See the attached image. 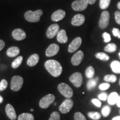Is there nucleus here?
Masks as SVG:
<instances>
[{"label":"nucleus","instance_id":"obj_1","mask_svg":"<svg viewBox=\"0 0 120 120\" xmlns=\"http://www.w3.org/2000/svg\"><path fill=\"white\" fill-rule=\"evenodd\" d=\"M45 67L46 70L55 77H58L62 72L61 64L57 61L54 60H47L45 64Z\"/></svg>","mask_w":120,"mask_h":120},{"label":"nucleus","instance_id":"obj_2","mask_svg":"<svg viewBox=\"0 0 120 120\" xmlns=\"http://www.w3.org/2000/svg\"><path fill=\"white\" fill-rule=\"evenodd\" d=\"M42 15L43 11L41 10L35 11H28L25 13V18L28 22H37L40 20V17Z\"/></svg>","mask_w":120,"mask_h":120},{"label":"nucleus","instance_id":"obj_3","mask_svg":"<svg viewBox=\"0 0 120 120\" xmlns=\"http://www.w3.org/2000/svg\"><path fill=\"white\" fill-rule=\"evenodd\" d=\"M57 89L58 91L66 98H70L73 96V92L72 89L66 83H60L58 85Z\"/></svg>","mask_w":120,"mask_h":120},{"label":"nucleus","instance_id":"obj_4","mask_svg":"<svg viewBox=\"0 0 120 120\" xmlns=\"http://www.w3.org/2000/svg\"><path fill=\"white\" fill-rule=\"evenodd\" d=\"M23 83V79L21 76H14L12 78L11 81V90L17 92L21 90Z\"/></svg>","mask_w":120,"mask_h":120},{"label":"nucleus","instance_id":"obj_5","mask_svg":"<svg viewBox=\"0 0 120 120\" xmlns=\"http://www.w3.org/2000/svg\"><path fill=\"white\" fill-rule=\"evenodd\" d=\"M55 100V96L53 94H47L40 100L39 106L42 109H47L53 102Z\"/></svg>","mask_w":120,"mask_h":120},{"label":"nucleus","instance_id":"obj_6","mask_svg":"<svg viewBox=\"0 0 120 120\" xmlns=\"http://www.w3.org/2000/svg\"><path fill=\"white\" fill-rule=\"evenodd\" d=\"M88 4L86 0H76L72 4V8L76 11H82L86 10Z\"/></svg>","mask_w":120,"mask_h":120},{"label":"nucleus","instance_id":"obj_7","mask_svg":"<svg viewBox=\"0 0 120 120\" xmlns=\"http://www.w3.org/2000/svg\"><path fill=\"white\" fill-rule=\"evenodd\" d=\"M109 21V13L107 11H103L99 20L98 25L100 28L105 29L108 26Z\"/></svg>","mask_w":120,"mask_h":120},{"label":"nucleus","instance_id":"obj_8","mask_svg":"<svg viewBox=\"0 0 120 120\" xmlns=\"http://www.w3.org/2000/svg\"><path fill=\"white\" fill-rule=\"evenodd\" d=\"M73 106V102L72 100L70 98H67L60 105L59 110L62 113H67L70 111Z\"/></svg>","mask_w":120,"mask_h":120},{"label":"nucleus","instance_id":"obj_9","mask_svg":"<svg viewBox=\"0 0 120 120\" xmlns=\"http://www.w3.org/2000/svg\"><path fill=\"white\" fill-rule=\"evenodd\" d=\"M70 81L76 87H79L81 86L83 77L82 75L79 72H75L73 73L70 77Z\"/></svg>","mask_w":120,"mask_h":120},{"label":"nucleus","instance_id":"obj_10","mask_svg":"<svg viewBox=\"0 0 120 120\" xmlns=\"http://www.w3.org/2000/svg\"><path fill=\"white\" fill-rule=\"evenodd\" d=\"M59 31V25L57 23L53 24L48 28L47 31H46V36L49 38H52L57 34Z\"/></svg>","mask_w":120,"mask_h":120},{"label":"nucleus","instance_id":"obj_11","mask_svg":"<svg viewBox=\"0 0 120 120\" xmlns=\"http://www.w3.org/2000/svg\"><path fill=\"white\" fill-rule=\"evenodd\" d=\"M82 43V38L81 37H78L75 38L68 46V51L70 53H73L76 51L80 47Z\"/></svg>","mask_w":120,"mask_h":120},{"label":"nucleus","instance_id":"obj_12","mask_svg":"<svg viewBox=\"0 0 120 120\" xmlns=\"http://www.w3.org/2000/svg\"><path fill=\"white\" fill-rule=\"evenodd\" d=\"M84 57V53L82 51L75 53L71 58V63L73 66H78L81 63Z\"/></svg>","mask_w":120,"mask_h":120},{"label":"nucleus","instance_id":"obj_13","mask_svg":"<svg viewBox=\"0 0 120 120\" xmlns=\"http://www.w3.org/2000/svg\"><path fill=\"white\" fill-rule=\"evenodd\" d=\"M60 50V47L58 45L52 43L46 49V55L47 57L54 56L58 53Z\"/></svg>","mask_w":120,"mask_h":120},{"label":"nucleus","instance_id":"obj_14","mask_svg":"<svg viewBox=\"0 0 120 120\" xmlns=\"http://www.w3.org/2000/svg\"><path fill=\"white\" fill-rule=\"evenodd\" d=\"M12 35L13 38L17 41H22L26 37V33L21 28H17L13 30Z\"/></svg>","mask_w":120,"mask_h":120},{"label":"nucleus","instance_id":"obj_15","mask_svg":"<svg viewBox=\"0 0 120 120\" xmlns=\"http://www.w3.org/2000/svg\"><path fill=\"white\" fill-rule=\"evenodd\" d=\"M85 21V17L83 15L77 14L76 15L72 18L71 23L73 26H79L83 25Z\"/></svg>","mask_w":120,"mask_h":120},{"label":"nucleus","instance_id":"obj_16","mask_svg":"<svg viewBox=\"0 0 120 120\" xmlns=\"http://www.w3.org/2000/svg\"><path fill=\"white\" fill-rule=\"evenodd\" d=\"M6 113L8 117L11 120H15L17 117L16 112L15 111L14 107L11 104H7L6 106Z\"/></svg>","mask_w":120,"mask_h":120},{"label":"nucleus","instance_id":"obj_17","mask_svg":"<svg viewBox=\"0 0 120 120\" xmlns=\"http://www.w3.org/2000/svg\"><path fill=\"white\" fill-rule=\"evenodd\" d=\"M66 16V12L62 10H58L54 12L51 16V19L53 21L57 22L61 21Z\"/></svg>","mask_w":120,"mask_h":120},{"label":"nucleus","instance_id":"obj_18","mask_svg":"<svg viewBox=\"0 0 120 120\" xmlns=\"http://www.w3.org/2000/svg\"><path fill=\"white\" fill-rule=\"evenodd\" d=\"M57 40L61 43H65L68 41V37L65 30H61L58 31L57 34Z\"/></svg>","mask_w":120,"mask_h":120},{"label":"nucleus","instance_id":"obj_19","mask_svg":"<svg viewBox=\"0 0 120 120\" xmlns=\"http://www.w3.org/2000/svg\"><path fill=\"white\" fill-rule=\"evenodd\" d=\"M39 61V56L37 54L34 53L31 55L28 58L27 61V64L30 67H33L36 66Z\"/></svg>","mask_w":120,"mask_h":120},{"label":"nucleus","instance_id":"obj_20","mask_svg":"<svg viewBox=\"0 0 120 120\" xmlns=\"http://www.w3.org/2000/svg\"><path fill=\"white\" fill-rule=\"evenodd\" d=\"M20 50L18 47L13 46V47H10L7 51V55L10 57H13L17 56L19 53Z\"/></svg>","mask_w":120,"mask_h":120},{"label":"nucleus","instance_id":"obj_21","mask_svg":"<svg viewBox=\"0 0 120 120\" xmlns=\"http://www.w3.org/2000/svg\"><path fill=\"white\" fill-rule=\"evenodd\" d=\"M118 97H119V96H118V94L117 92H114L111 93L107 98L108 103L111 105L116 104Z\"/></svg>","mask_w":120,"mask_h":120},{"label":"nucleus","instance_id":"obj_22","mask_svg":"<svg viewBox=\"0 0 120 120\" xmlns=\"http://www.w3.org/2000/svg\"><path fill=\"white\" fill-rule=\"evenodd\" d=\"M112 71L116 73H120V62L118 61H113L110 64Z\"/></svg>","mask_w":120,"mask_h":120},{"label":"nucleus","instance_id":"obj_23","mask_svg":"<svg viewBox=\"0 0 120 120\" xmlns=\"http://www.w3.org/2000/svg\"><path fill=\"white\" fill-rule=\"evenodd\" d=\"M98 77L91 79L87 83V87L88 90H91L95 87L98 81Z\"/></svg>","mask_w":120,"mask_h":120},{"label":"nucleus","instance_id":"obj_24","mask_svg":"<svg viewBox=\"0 0 120 120\" xmlns=\"http://www.w3.org/2000/svg\"><path fill=\"white\" fill-rule=\"evenodd\" d=\"M18 120H34V116L31 113H23L18 117Z\"/></svg>","mask_w":120,"mask_h":120},{"label":"nucleus","instance_id":"obj_25","mask_svg":"<svg viewBox=\"0 0 120 120\" xmlns=\"http://www.w3.org/2000/svg\"><path fill=\"white\" fill-rule=\"evenodd\" d=\"M117 49V46L115 43H109L104 48V51L107 52L112 53L115 52Z\"/></svg>","mask_w":120,"mask_h":120},{"label":"nucleus","instance_id":"obj_26","mask_svg":"<svg viewBox=\"0 0 120 120\" xmlns=\"http://www.w3.org/2000/svg\"><path fill=\"white\" fill-rule=\"evenodd\" d=\"M22 61H23V57L22 56H19L15 59L12 64V67L13 68H17L22 64Z\"/></svg>","mask_w":120,"mask_h":120},{"label":"nucleus","instance_id":"obj_27","mask_svg":"<svg viewBox=\"0 0 120 120\" xmlns=\"http://www.w3.org/2000/svg\"><path fill=\"white\" fill-rule=\"evenodd\" d=\"M96 57L103 61H107L109 60V57L107 54L103 52H99L96 54Z\"/></svg>","mask_w":120,"mask_h":120},{"label":"nucleus","instance_id":"obj_28","mask_svg":"<svg viewBox=\"0 0 120 120\" xmlns=\"http://www.w3.org/2000/svg\"><path fill=\"white\" fill-rule=\"evenodd\" d=\"M103 79L106 82H111V83H114L116 82L117 77L114 75H107L103 78Z\"/></svg>","mask_w":120,"mask_h":120},{"label":"nucleus","instance_id":"obj_29","mask_svg":"<svg viewBox=\"0 0 120 120\" xmlns=\"http://www.w3.org/2000/svg\"><path fill=\"white\" fill-rule=\"evenodd\" d=\"M86 76L88 79H92L94 75V67L92 66H89L87 67L86 70Z\"/></svg>","mask_w":120,"mask_h":120},{"label":"nucleus","instance_id":"obj_30","mask_svg":"<svg viewBox=\"0 0 120 120\" xmlns=\"http://www.w3.org/2000/svg\"><path fill=\"white\" fill-rule=\"evenodd\" d=\"M88 116L91 119L94 120H100L101 117V115L98 112H89L88 113Z\"/></svg>","mask_w":120,"mask_h":120},{"label":"nucleus","instance_id":"obj_31","mask_svg":"<svg viewBox=\"0 0 120 120\" xmlns=\"http://www.w3.org/2000/svg\"><path fill=\"white\" fill-rule=\"evenodd\" d=\"M111 0H100V7L102 10L107 8L110 4Z\"/></svg>","mask_w":120,"mask_h":120},{"label":"nucleus","instance_id":"obj_32","mask_svg":"<svg viewBox=\"0 0 120 120\" xmlns=\"http://www.w3.org/2000/svg\"><path fill=\"white\" fill-rule=\"evenodd\" d=\"M111 111V108L109 106H105L102 108V109L101 110L102 115L105 117H108L109 116V113H110Z\"/></svg>","mask_w":120,"mask_h":120},{"label":"nucleus","instance_id":"obj_33","mask_svg":"<svg viewBox=\"0 0 120 120\" xmlns=\"http://www.w3.org/2000/svg\"><path fill=\"white\" fill-rule=\"evenodd\" d=\"M74 120H86V119L83 114L79 112H77L75 113Z\"/></svg>","mask_w":120,"mask_h":120},{"label":"nucleus","instance_id":"obj_34","mask_svg":"<svg viewBox=\"0 0 120 120\" xmlns=\"http://www.w3.org/2000/svg\"><path fill=\"white\" fill-rule=\"evenodd\" d=\"M49 120H60V113L56 111L52 112Z\"/></svg>","mask_w":120,"mask_h":120},{"label":"nucleus","instance_id":"obj_35","mask_svg":"<svg viewBox=\"0 0 120 120\" xmlns=\"http://www.w3.org/2000/svg\"><path fill=\"white\" fill-rule=\"evenodd\" d=\"M7 86H8V82L6 79H4L1 80V82H0V89H1V91L5 90L7 87Z\"/></svg>","mask_w":120,"mask_h":120},{"label":"nucleus","instance_id":"obj_36","mask_svg":"<svg viewBox=\"0 0 120 120\" xmlns=\"http://www.w3.org/2000/svg\"><path fill=\"white\" fill-rule=\"evenodd\" d=\"M102 37L103 38V40H104V42L106 43L109 42L111 40V37L110 34L106 32L103 33Z\"/></svg>","mask_w":120,"mask_h":120},{"label":"nucleus","instance_id":"obj_37","mask_svg":"<svg viewBox=\"0 0 120 120\" xmlns=\"http://www.w3.org/2000/svg\"><path fill=\"white\" fill-rule=\"evenodd\" d=\"M109 87H110V85L109 83H103L99 86V89L102 91L108 90Z\"/></svg>","mask_w":120,"mask_h":120},{"label":"nucleus","instance_id":"obj_38","mask_svg":"<svg viewBox=\"0 0 120 120\" xmlns=\"http://www.w3.org/2000/svg\"><path fill=\"white\" fill-rule=\"evenodd\" d=\"M112 34L115 37H117L118 38L120 39V30L118 28H113L112 29Z\"/></svg>","mask_w":120,"mask_h":120},{"label":"nucleus","instance_id":"obj_39","mask_svg":"<svg viewBox=\"0 0 120 120\" xmlns=\"http://www.w3.org/2000/svg\"><path fill=\"white\" fill-rule=\"evenodd\" d=\"M98 98L100 100H102V101H106V100H107L108 96L107 93H102V94H100L98 95Z\"/></svg>","mask_w":120,"mask_h":120},{"label":"nucleus","instance_id":"obj_40","mask_svg":"<svg viewBox=\"0 0 120 120\" xmlns=\"http://www.w3.org/2000/svg\"><path fill=\"white\" fill-rule=\"evenodd\" d=\"M115 20L117 23H118V25H120V12L117 11L115 12Z\"/></svg>","mask_w":120,"mask_h":120},{"label":"nucleus","instance_id":"obj_41","mask_svg":"<svg viewBox=\"0 0 120 120\" xmlns=\"http://www.w3.org/2000/svg\"><path fill=\"white\" fill-rule=\"evenodd\" d=\"M92 102L96 106L98 107H100L101 106V102L100 101V100H98V99H92Z\"/></svg>","mask_w":120,"mask_h":120},{"label":"nucleus","instance_id":"obj_42","mask_svg":"<svg viewBox=\"0 0 120 120\" xmlns=\"http://www.w3.org/2000/svg\"><path fill=\"white\" fill-rule=\"evenodd\" d=\"M4 46H5L4 42L2 40H0V51H1L3 49H4Z\"/></svg>","mask_w":120,"mask_h":120},{"label":"nucleus","instance_id":"obj_43","mask_svg":"<svg viewBox=\"0 0 120 120\" xmlns=\"http://www.w3.org/2000/svg\"><path fill=\"white\" fill-rule=\"evenodd\" d=\"M86 1H87V2L88 3V4H94V3L96 2V0H86Z\"/></svg>","mask_w":120,"mask_h":120},{"label":"nucleus","instance_id":"obj_44","mask_svg":"<svg viewBox=\"0 0 120 120\" xmlns=\"http://www.w3.org/2000/svg\"><path fill=\"white\" fill-rule=\"evenodd\" d=\"M116 105L118 107H120V96H119V97H118V99L117 100V102L116 103Z\"/></svg>","mask_w":120,"mask_h":120},{"label":"nucleus","instance_id":"obj_45","mask_svg":"<svg viewBox=\"0 0 120 120\" xmlns=\"http://www.w3.org/2000/svg\"><path fill=\"white\" fill-rule=\"evenodd\" d=\"M112 120H120V116L115 117L112 118Z\"/></svg>","mask_w":120,"mask_h":120},{"label":"nucleus","instance_id":"obj_46","mask_svg":"<svg viewBox=\"0 0 120 120\" xmlns=\"http://www.w3.org/2000/svg\"><path fill=\"white\" fill-rule=\"evenodd\" d=\"M3 101H4V98L1 96H0V103H2Z\"/></svg>","mask_w":120,"mask_h":120},{"label":"nucleus","instance_id":"obj_47","mask_svg":"<svg viewBox=\"0 0 120 120\" xmlns=\"http://www.w3.org/2000/svg\"><path fill=\"white\" fill-rule=\"evenodd\" d=\"M117 8L120 10V2H118V4H117Z\"/></svg>","mask_w":120,"mask_h":120},{"label":"nucleus","instance_id":"obj_48","mask_svg":"<svg viewBox=\"0 0 120 120\" xmlns=\"http://www.w3.org/2000/svg\"><path fill=\"white\" fill-rule=\"evenodd\" d=\"M31 111H34V109H31Z\"/></svg>","mask_w":120,"mask_h":120},{"label":"nucleus","instance_id":"obj_49","mask_svg":"<svg viewBox=\"0 0 120 120\" xmlns=\"http://www.w3.org/2000/svg\"><path fill=\"white\" fill-rule=\"evenodd\" d=\"M119 85H120V80H119Z\"/></svg>","mask_w":120,"mask_h":120},{"label":"nucleus","instance_id":"obj_50","mask_svg":"<svg viewBox=\"0 0 120 120\" xmlns=\"http://www.w3.org/2000/svg\"><path fill=\"white\" fill-rule=\"evenodd\" d=\"M119 56H120V52L119 53Z\"/></svg>","mask_w":120,"mask_h":120},{"label":"nucleus","instance_id":"obj_51","mask_svg":"<svg viewBox=\"0 0 120 120\" xmlns=\"http://www.w3.org/2000/svg\"></svg>","mask_w":120,"mask_h":120},{"label":"nucleus","instance_id":"obj_52","mask_svg":"<svg viewBox=\"0 0 120 120\" xmlns=\"http://www.w3.org/2000/svg\"><path fill=\"white\" fill-rule=\"evenodd\" d=\"M0 91H1V89H0Z\"/></svg>","mask_w":120,"mask_h":120}]
</instances>
